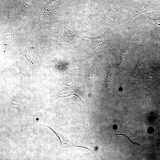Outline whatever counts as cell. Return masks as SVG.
Here are the masks:
<instances>
[{
    "label": "cell",
    "mask_w": 160,
    "mask_h": 160,
    "mask_svg": "<svg viewBox=\"0 0 160 160\" xmlns=\"http://www.w3.org/2000/svg\"><path fill=\"white\" fill-rule=\"evenodd\" d=\"M145 23L157 35L160 34V18L153 19L147 15L145 18Z\"/></svg>",
    "instance_id": "obj_9"
},
{
    "label": "cell",
    "mask_w": 160,
    "mask_h": 160,
    "mask_svg": "<svg viewBox=\"0 0 160 160\" xmlns=\"http://www.w3.org/2000/svg\"><path fill=\"white\" fill-rule=\"evenodd\" d=\"M122 135L126 137L132 144L137 145L140 146L142 149L144 148V147L142 145V143L140 142V140L135 137L131 133H127L123 132L122 133H120L117 134V135Z\"/></svg>",
    "instance_id": "obj_10"
},
{
    "label": "cell",
    "mask_w": 160,
    "mask_h": 160,
    "mask_svg": "<svg viewBox=\"0 0 160 160\" xmlns=\"http://www.w3.org/2000/svg\"><path fill=\"white\" fill-rule=\"evenodd\" d=\"M129 40V38L126 47L123 50H120V61L117 67H122L130 57Z\"/></svg>",
    "instance_id": "obj_6"
},
{
    "label": "cell",
    "mask_w": 160,
    "mask_h": 160,
    "mask_svg": "<svg viewBox=\"0 0 160 160\" xmlns=\"http://www.w3.org/2000/svg\"><path fill=\"white\" fill-rule=\"evenodd\" d=\"M154 8L147 5H141L136 7L132 13L124 21V23L127 25L132 20L139 15L150 10H154Z\"/></svg>",
    "instance_id": "obj_4"
},
{
    "label": "cell",
    "mask_w": 160,
    "mask_h": 160,
    "mask_svg": "<svg viewBox=\"0 0 160 160\" xmlns=\"http://www.w3.org/2000/svg\"><path fill=\"white\" fill-rule=\"evenodd\" d=\"M105 18L108 24L110 26L116 27L119 25L118 11L113 5L110 6Z\"/></svg>",
    "instance_id": "obj_3"
},
{
    "label": "cell",
    "mask_w": 160,
    "mask_h": 160,
    "mask_svg": "<svg viewBox=\"0 0 160 160\" xmlns=\"http://www.w3.org/2000/svg\"><path fill=\"white\" fill-rule=\"evenodd\" d=\"M113 37L111 31L108 29L100 36L88 38L91 40L92 44L94 47L104 48L109 45Z\"/></svg>",
    "instance_id": "obj_2"
},
{
    "label": "cell",
    "mask_w": 160,
    "mask_h": 160,
    "mask_svg": "<svg viewBox=\"0 0 160 160\" xmlns=\"http://www.w3.org/2000/svg\"><path fill=\"white\" fill-rule=\"evenodd\" d=\"M22 98L20 96H18L13 97L10 103V108L17 110L20 118H21L22 114Z\"/></svg>",
    "instance_id": "obj_8"
},
{
    "label": "cell",
    "mask_w": 160,
    "mask_h": 160,
    "mask_svg": "<svg viewBox=\"0 0 160 160\" xmlns=\"http://www.w3.org/2000/svg\"><path fill=\"white\" fill-rule=\"evenodd\" d=\"M72 95H75L77 96L82 101L84 105L85 106L83 101L78 95L75 94L71 85H67V86L65 85V88H63L58 90L55 96L53 97L52 100L53 101L56 99L60 97H68Z\"/></svg>",
    "instance_id": "obj_5"
},
{
    "label": "cell",
    "mask_w": 160,
    "mask_h": 160,
    "mask_svg": "<svg viewBox=\"0 0 160 160\" xmlns=\"http://www.w3.org/2000/svg\"><path fill=\"white\" fill-rule=\"evenodd\" d=\"M41 125L44 126L49 128L58 137L60 143V152L62 148H71L72 147H79L83 148L89 150L94 154V153L87 147L85 146L82 144L79 143L78 141L73 139L71 136L64 134L58 133L54 131L50 127L49 124H41ZM95 156V155L94 154Z\"/></svg>",
    "instance_id": "obj_1"
},
{
    "label": "cell",
    "mask_w": 160,
    "mask_h": 160,
    "mask_svg": "<svg viewBox=\"0 0 160 160\" xmlns=\"http://www.w3.org/2000/svg\"><path fill=\"white\" fill-rule=\"evenodd\" d=\"M108 71L107 78L104 81L106 88H110L113 84L116 77V74L113 70L109 62L107 61Z\"/></svg>",
    "instance_id": "obj_7"
}]
</instances>
